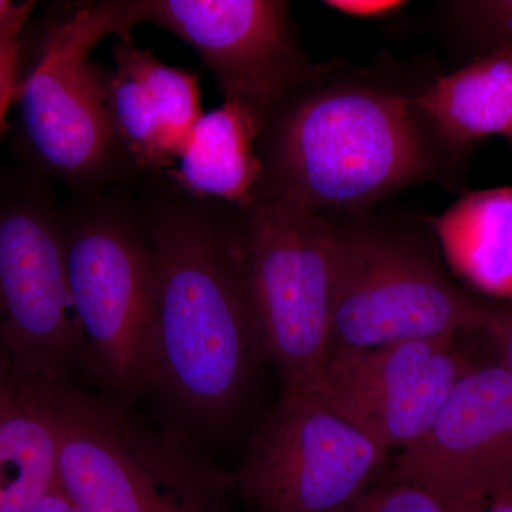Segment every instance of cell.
Masks as SVG:
<instances>
[{
  "label": "cell",
  "mask_w": 512,
  "mask_h": 512,
  "mask_svg": "<svg viewBox=\"0 0 512 512\" xmlns=\"http://www.w3.org/2000/svg\"><path fill=\"white\" fill-rule=\"evenodd\" d=\"M376 483L413 485L467 512L512 501V373L500 363L474 366Z\"/></svg>",
  "instance_id": "30bf717a"
},
{
  "label": "cell",
  "mask_w": 512,
  "mask_h": 512,
  "mask_svg": "<svg viewBox=\"0 0 512 512\" xmlns=\"http://www.w3.org/2000/svg\"><path fill=\"white\" fill-rule=\"evenodd\" d=\"M57 443L39 383L0 349V512H32L56 484Z\"/></svg>",
  "instance_id": "5bb4252c"
},
{
  "label": "cell",
  "mask_w": 512,
  "mask_h": 512,
  "mask_svg": "<svg viewBox=\"0 0 512 512\" xmlns=\"http://www.w3.org/2000/svg\"><path fill=\"white\" fill-rule=\"evenodd\" d=\"M315 393L282 394L234 474L255 512H335L375 484L387 460Z\"/></svg>",
  "instance_id": "9c48e42d"
},
{
  "label": "cell",
  "mask_w": 512,
  "mask_h": 512,
  "mask_svg": "<svg viewBox=\"0 0 512 512\" xmlns=\"http://www.w3.org/2000/svg\"><path fill=\"white\" fill-rule=\"evenodd\" d=\"M141 212L157 271L153 392L187 429H218L265 355L247 211L177 188Z\"/></svg>",
  "instance_id": "7a4b0ae2"
},
{
  "label": "cell",
  "mask_w": 512,
  "mask_h": 512,
  "mask_svg": "<svg viewBox=\"0 0 512 512\" xmlns=\"http://www.w3.org/2000/svg\"><path fill=\"white\" fill-rule=\"evenodd\" d=\"M63 234L84 363L101 394L133 407L153 392L157 271L141 207L101 191L77 194L63 210Z\"/></svg>",
  "instance_id": "5b68a950"
},
{
  "label": "cell",
  "mask_w": 512,
  "mask_h": 512,
  "mask_svg": "<svg viewBox=\"0 0 512 512\" xmlns=\"http://www.w3.org/2000/svg\"><path fill=\"white\" fill-rule=\"evenodd\" d=\"M325 5L352 18L377 19L393 15L409 3L400 0H330Z\"/></svg>",
  "instance_id": "7402d4cb"
},
{
  "label": "cell",
  "mask_w": 512,
  "mask_h": 512,
  "mask_svg": "<svg viewBox=\"0 0 512 512\" xmlns=\"http://www.w3.org/2000/svg\"><path fill=\"white\" fill-rule=\"evenodd\" d=\"M259 130L261 121L254 111L237 101H224L202 114L187 150L167 174L185 194L248 210L261 177Z\"/></svg>",
  "instance_id": "9a60e30c"
},
{
  "label": "cell",
  "mask_w": 512,
  "mask_h": 512,
  "mask_svg": "<svg viewBox=\"0 0 512 512\" xmlns=\"http://www.w3.org/2000/svg\"><path fill=\"white\" fill-rule=\"evenodd\" d=\"M480 512H512V501H498V503L487 505Z\"/></svg>",
  "instance_id": "d4e9b609"
},
{
  "label": "cell",
  "mask_w": 512,
  "mask_h": 512,
  "mask_svg": "<svg viewBox=\"0 0 512 512\" xmlns=\"http://www.w3.org/2000/svg\"><path fill=\"white\" fill-rule=\"evenodd\" d=\"M116 70L103 73L111 124L131 168L170 171L201 119L197 74L171 67L130 36L117 37Z\"/></svg>",
  "instance_id": "4fadbf2b"
},
{
  "label": "cell",
  "mask_w": 512,
  "mask_h": 512,
  "mask_svg": "<svg viewBox=\"0 0 512 512\" xmlns=\"http://www.w3.org/2000/svg\"><path fill=\"white\" fill-rule=\"evenodd\" d=\"M484 332L500 353V365L512 373V301H491Z\"/></svg>",
  "instance_id": "44dd1931"
},
{
  "label": "cell",
  "mask_w": 512,
  "mask_h": 512,
  "mask_svg": "<svg viewBox=\"0 0 512 512\" xmlns=\"http://www.w3.org/2000/svg\"><path fill=\"white\" fill-rule=\"evenodd\" d=\"M434 77L392 64H316L262 120L254 205L365 210L416 185L454 187L468 157L420 104Z\"/></svg>",
  "instance_id": "6da1fadb"
},
{
  "label": "cell",
  "mask_w": 512,
  "mask_h": 512,
  "mask_svg": "<svg viewBox=\"0 0 512 512\" xmlns=\"http://www.w3.org/2000/svg\"><path fill=\"white\" fill-rule=\"evenodd\" d=\"M32 512H82L73 501L64 494L59 484L53 485L49 493L37 503Z\"/></svg>",
  "instance_id": "603a6c76"
},
{
  "label": "cell",
  "mask_w": 512,
  "mask_h": 512,
  "mask_svg": "<svg viewBox=\"0 0 512 512\" xmlns=\"http://www.w3.org/2000/svg\"><path fill=\"white\" fill-rule=\"evenodd\" d=\"M473 367L454 338L333 352L313 393L387 453L402 451L429 431Z\"/></svg>",
  "instance_id": "7c38bea8"
},
{
  "label": "cell",
  "mask_w": 512,
  "mask_h": 512,
  "mask_svg": "<svg viewBox=\"0 0 512 512\" xmlns=\"http://www.w3.org/2000/svg\"><path fill=\"white\" fill-rule=\"evenodd\" d=\"M420 104L444 140L464 156L485 137H505L512 147V46L434 77Z\"/></svg>",
  "instance_id": "e0dca14e"
},
{
  "label": "cell",
  "mask_w": 512,
  "mask_h": 512,
  "mask_svg": "<svg viewBox=\"0 0 512 512\" xmlns=\"http://www.w3.org/2000/svg\"><path fill=\"white\" fill-rule=\"evenodd\" d=\"M19 5L20 3L10 2V0H0V29L15 15Z\"/></svg>",
  "instance_id": "cb8c5ba5"
},
{
  "label": "cell",
  "mask_w": 512,
  "mask_h": 512,
  "mask_svg": "<svg viewBox=\"0 0 512 512\" xmlns=\"http://www.w3.org/2000/svg\"><path fill=\"white\" fill-rule=\"evenodd\" d=\"M256 311L284 392L318 389L329 355L335 229L325 211L285 201L248 208Z\"/></svg>",
  "instance_id": "ba28073f"
},
{
  "label": "cell",
  "mask_w": 512,
  "mask_h": 512,
  "mask_svg": "<svg viewBox=\"0 0 512 512\" xmlns=\"http://www.w3.org/2000/svg\"><path fill=\"white\" fill-rule=\"evenodd\" d=\"M141 25L137 0L76 6L46 30L35 66L19 80L23 137L36 163L77 194L103 191L133 170L111 124L103 72L90 62L109 36Z\"/></svg>",
  "instance_id": "8992f818"
},
{
  "label": "cell",
  "mask_w": 512,
  "mask_h": 512,
  "mask_svg": "<svg viewBox=\"0 0 512 512\" xmlns=\"http://www.w3.org/2000/svg\"><path fill=\"white\" fill-rule=\"evenodd\" d=\"M325 212L335 229L329 355L483 330L490 299L448 278L430 218Z\"/></svg>",
  "instance_id": "277c9868"
},
{
  "label": "cell",
  "mask_w": 512,
  "mask_h": 512,
  "mask_svg": "<svg viewBox=\"0 0 512 512\" xmlns=\"http://www.w3.org/2000/svg\"><path fill=\"white\" fill-rule=\"evenodd\" d=\"M39 384L56 434V483L80 511L229 512L234 476L190 434L69 380Z\"/></svg>",
  "instance_id": "3957f363"
},
{
  "label": "cell",
  "mask_w": 512,
  "mask_h": 512,
  "mask_svg": "<svg viewBox=\"0 0 512 512\" xmlns=\"http://www.w3.org/2000/svg\"><path fill=\"white\" fill-rule=\"evenodd\" d=\"M33 8L35 2L20 3L15 15L0 29V134L6 126V114L18 90L22 33Z\"/></svg>",
  "instance_id": "ffe728a7"
},
{
  "label": "cell",
  "mask_w": 512,
  "mask_h": 512,
  "mask_svg": "<svg viewBox=\"0 0 512 512\" xmlns=\"http://www.w3.org/2000/svg\"><path fill=\"white\" fill-rule=\"evenodd\" d=\"M141 23L180 37L214 73L225 101L264 120L315 69L282 0H138Z\"/></svg>",
  "instance_id": "8fae6325"
},
{
  "label": "cell",
  "mask_w": 512,
  "mask_h": 512,
  "mask_svg": "<svg viewBox=\"0 0 512 512\" xmlns=\"http://www.w3.org/2000/svg\"><path fill=\"white\" fill-rule=\"evenodd\" d=\"M0 349L26 382L67 380L83 360L74 311L63 210L29 177L0 184Z\"/></svg>",
  "instance_id": "52a82bcc"
},
{
  "label": "cell",
  "mask_w": 512,
  "mask_h": 512,
  "mask_svg": "<svg viewBox=\"0 0 512 512\" xmlns=\"http://www.w3.org/2000/svg\"><path fill=\"white\" fill-rule=\"evenodd\" d=\"M335 512H467L409 484L375 483Z\"/></svg>",
  "instance_id": "d6986e66"
},
{
  "label": "cell",
  "mask_w": 512,
  "mask_h": 512,
  "mask_svg": "<svg viewBox=\"0 0 512 512\" xmlns=\"http://www.w3.org/2000/svg\"><path fill=\"white\" fill-rule=\"evenodd\" d=\"M439 12L453 39L477 56L512 46V0H456Z\"/></svg>",
  "instance_id": "ac0fdd59"
},
{
  "label": "cell",
  "mask_w": 512,
  "mask_h": 512,
  "mask_svg": "<svg viewBox=\"0 0 512 512\" xmlns=\"http://www.w3.org/2000/svg\"><path fill=\"white\" fill-rule=\"evenodd\" d=\"M430 222L454 275L478 296L512 301V187L468 192Z\"/></svg>",
  "instance_id": "2e32d148"
}]
</instances>
